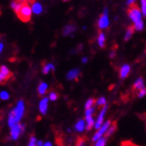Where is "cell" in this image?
Masks as SVG:
<instances>
[{
    "instance_id": "21",
    "label": "cell",
    "mask_w": 146,
    "mask_h": 146,
    "mask_svg": "<svg viewBox=\"0 0 146 146\" xmlns=\"http://www.w3.org/2000/svg\"><path fill=\"white\" fill-rule=\"evenodd\" d=\"M134 31H135V27L134 26H129L128 29L126 30V33H125V40H129L130 38L133 35V33H134Z\"/></svg>"
},
{
    "instance_id": "14",
    "label": "cell",
    "mask_w": 146,
    "mask_h": 146,
    "mask_svg": "<svg viewBox=\"0 0 146 146\" xmlns=\"http://www.w3.org/2000/svg\"><path fill=\"white\" fill-rule=\"evenodd\" d=\"M75 30L76 29H75L74 25H73V24H68V25H66V26L65 27L64 31H63V34H64L65 36H68V35L72 34Z\"/></svg>"
},
{
    "instance_id": "26",
    "label": "cell",
    "mask_w": 146,
    "mask_h": 146,
    "mask_svg": "<svg viewBox=\"0 0 146 146\" xmlns=\"http://www.w3.org/2000/svg\"><path fill=\"white\" fill-rule=\"evenodd\" d=\"M134 27H135V30H136V31H142L143 29V22L141 20L140 22L135 23Z\"/></svg>"
},
{
    "instance_id": "10",
    "label": "cell",
    "mask_w": 146,
    "mask_h": 146,
    "mask_svg": "<svg viewBox=\"0 0 146 146\" xmlns=\"http://www.w3.org/2000/svg\"><path fill=\"white\" fill-rule=\"evenodd\" d=\"M48 98H43L40 102V106H39V109L41 114L45 115L48 111Z\"/></svg>"
},
{
    "instance_id": "4",
    "label": "cell",
    "mask_w": 146,
    "mask_h": 146,
    "mask_svg": "<svg viewBox=\"0 0 146 146\" xmlns=\"http://www.w3.org/2000/svg\"><path fill=\"white\" fill-rule=\"evenodd\" d=\"M107 110H108L107 105L101 108L100 113L98 114V116L96 117V120H95V125H94L95 129L98 130L100 127V126L103 125V123H104V118H105L106 113H107Z\"/></svg>"
},
{
    "instance_id": "20",
    "label": "cell",
    "mask_w": 146,
    "mask_h": 146,
    "mask_svg": "<svg viewBox=\"0 0 146 146\" xmlns=\"http://www.w3.org/2000/svg\"><path fill=\"white\" fill-rule=\"evenodd\" d=\"M116 130H117V125H116V124H115V123H112V125L110 126V128L108 129V131H107V133H106L105 137L108 138V137L111 136V135L114 134V133L116 132Z\"/></svg>"
},
{
    "instance_id": "40",
    "label": "cell",
    "mask_w": 146,
    "mask_h": 146,
    "mask_svg": "<svg viewBox=\"0 0 146 146\" xmlns=\"http://www.w3.org/2000/svg\"><path fill=\"white\" fill-rule=\"evenodd\" d=\"M18 1H22V2H24V0H18Z\"/></svg>"
},
{
    "instance_id": "1",
    "label": "cell",
    "mask_w": 146,
    "mask_h": 146,
    "mask_svg": "<svg viewBox=\"0 0 146 146\" xmlns=\"http://www.w3.org/2000/svg\"><path fill=\"white\" fill-rule=\"evenodd\" d=\"M31 11L33 10H31V7L28 5V3L24 2L23 6H22V8L20 9V11L17 13V15L21 21L26 23V22H29L31 20Z\"/></svg>"
},
{
    "instance_id": "22",
    "label": "cell",
    "mask_w": 146,
    "mask_h": 146,
    "mask_svg": "<svg viewBox=\"0 0 146 146\" xmlns=\"http://www.w3.org/2000/svg\"><path fill=\"white\" fill-rule=\"evenodd\" d=\"M107 143V138L106 137H101L96 142H94V146H106Z\"/></svg>"
},
{
    "instance_id": "30",
    "label": "cell",
    "mask_w": 146,
    "mask_h": 146,
    "mask_svg": "<svg viewBox=\"0 0 146 146\" xmlns=\"http://www.w3.org/2000/svg\"><path fill=\"white\" fill-rule=\"evenodd\" d=\"M28 146H37V141H36V138L34 136L31 137V140H30Z\"/></svg>"
},
{
    "instance_id": "32",
    "label": "cell",
    "mask_w": 146,
    "mask_h": 146,
    "mask_svg": "<svg viewBox=\"0 0 146 146\" xmlns=\"http://www.w3.org/2000/svg\"><path fill=\"white\" fill-rule=\"evenodd\" d=\"M76 146H85L84 139H81L80 138L79 140H78V142H77V143H76Z\"/></svg>"
},
{
    "instance_id": "23",
    "label": "cell",
    "mask_w": 146,
    "mask_h": 146,
    "mask_svg": "<svg viewBox=\"0 0 146 146\" xmlns=\"http://www.w3.org/2000/svg\"><path fill=\"white\" fill-rule=\"evenodd\" d=\"M54 69H55V67H54L53 64H47V65H45V66H43L42 72H43V74H47L49 73L50 70H54Z\"/></svg>"
},
{
    "instance_id": "41",
    "label": "cell",
    "mask_w": 146,
    "mask_h": 146,
    "mask_svg": "<svg viewBox=\"0 0 146 146\" xmlns=\"http://www.w3.org/2000/svg\"><path fill=\"white\" fill-rule=\"evenodd\" d=\"M63 1H68V0H63Z\"/></svg>"
},
{
    "instance_id": "29",
    "label": "cell",
    "mask_w": 146,
    "mask_h": 146,
    "mask_svg": "<svg viewBox=\"0 0 146 146\" xmlns=\"http://www.w3.org/2000/svg\"><path fill=\"white\" fill-rule=\"evenodd\" d=\"M145 95H146V89H145V88L142 89V90H140V91H138L137 96H138L139 98H143V97L145 96Z\"/></svg>"
},
{
    "instance_id": "3",
    "label": "cell",
    "mask_w": 146,
    "mask_h": 146,
    "mask_svg": "<svg viewBox=\"0 0 146 146\" xmlns=\"http://www.w3.org/2000/svg\"><path fill=\"white\" fill-rule=\"evenodd\" d=\"M127 13H128V15H129L130 19L135 23H136L141 21L142 13H141V10L139 9V7L135 4L131 5V6H129V8L127 10Z\"/></svg>"
},
{
    "instance_id": "42",
    "label": "cell",
    "mask_w": 146,
    "mask_h": 146,
    "mask_svg": "<svg viewBox=\"0 0 146 146\" xmlns=\"http://www.w3.org/2000/svg\"><path fill=\"white\" fill-rule=\"evenodd\" d=\"M58 146H62V145H60V144H59V143H58Z\"/></svg>"
},
{
    "instance_id": "35",
    "label": "cell",
    "mask_w": 146,
    "mask_h": 146,
    "mask_svg": "<svg viewBox=\"0 0 146 146\" xmlns=\"http://www.w3.org/2000/svg\"><path fill=\"white\" fill-rule=\"evenodd\" d=\"M43 146H52V143H49V142H47L43 144Z\"/></svg>"
},
{
    "instance_id": "28",
    "label": "cell",
    "mask_w": 146,
    "mask_h": 146,
    "mask_svg": "<svg viewBox=\"0 0 146 146\" xmlns=\"http://www.w3.org/2000/svg\"><path fill=\"white\" fill-rule=\"evenodd\" d=\"M142 3V13L143 15L146 16V0H141Z\"/></svg>"
},
{
    "instance_id": "11",
    "label": "cell",
    "mask_w": 146,
    "mask_h": 146,
    "mask_svg": "<svg viewBox=\"0 0 146 146\" xmlns=\"http://www.w3.org/2000/svg\"><path fill=\"white\" fill-rule=\"evenodd\" d=\"M74 129L79 133L84 132L86 129V122L85 119H79L74 125Z\"/></svg>"
},
{
    "instance_id": "5",
    "label": "cell",
    "mask_w": 146,
    "mask_h": 146,
    "mask_svg": "<svg viewBox=\"0 0 146 146\" xmlns=\"http://www.w3.org/2000/svg\"><path fill=\"white\" fill-rule=\"evenodd\" d=\"M11 76L12 74L8 70V68L5 66H2L0 68V84H3V82L8 81Z\"/></svg>"
},
{
    "instance_id": "2",
    "label": "cell",
    "mask_w": 146,
    "mask_h": 146,
    "mask_svg": "<svg viewBox=\"0 0 146 146\" xmlns=\"http://www.w3.org/2000/svg\"><path fill=\"white\" fill-rule=\"evenodd\" d=\"M111 125H112V122L110 121V120H107V121H105L103 123V125H101L100 127L97 130V132L93 135V136L92 138V142H96L98 139H100L101 137H105L106 133H107L108 129L110 128V126Z\"/></svg>"
},
{
    "instance_id": "27",
    "label": "cell",
    "mask_w": 146,
    "mask_h": 146,
    "mask_svg": "<svg viewBox=\"0 0 146 146\" xmlns=\"http://www.w3.org/2000/svg\"><path fill=\"white\" fill-rule=\"evenodd\" d=\"M58 94H56V92H50V93H49L48 99H49L50 100L55 101V100H58Z\"/></svg>"
},
{
    "instance_id": "17",
    "label": "cell",
    "mask_w": 146,
    "mask_h": 146,
    "mask_svg": "<svg viewBox=\"0 0 146 146\" xmlns=\"http://www.w3.org/2000/svg\"><path fill=\"white\" fill-rule=\"evenodd\" d=\"M24 2H22V1H18V0H15V1H14L12 4H11V6H12V8L15 10V12L17 13L20 11V9L22 8V6L23 5Z\"/></svg>"
},
{
    "instance_id": "8",
    "label": "cell",
    "mask_w": 146,
    "mask_h": 146,
    "mask_svg": "<svg viewBox=\"0 0 146 146\" xmlns=\"http://www.w3.org/2000/svg\"><path fill=\"white\" fill-rule=\"evenodd\" d=\"M130 70L131 67L129 65H124L121 66V68L119 69V76L121 79H125L128 76V74H130Z\"/></svg>"
},
{
    "instance_id": "6",
    "label": "cell",
    "mask_w": 146,
    "mask_h": 146,
    "mask_svg": "<svg viewBox=\"0 0 146 146\" xmlns=\"http://www.w3.org/2000/svg\"><path fill=\"white\" fill-rule=\"evenodd\" d=\"M23 129H24L23 125H22L20 124L15 125L12 127V130H11V136H12V138L14 139V140H16V139L19 137V135H20L23 133Z\"/></svg>"
},
{
    "instance_id": "15",
    "label": "cell",
    "mask_w": 146,
    "mask_h": 146,
    "mask_svg": "<svg viewBox=\"0 0 146 146\" xmlns=\"http://www.w3.org/2000/svg\"><path fill=\"white\" fill-rule=\"evenodd\" d=\"M31 10H33V12L34 13V14L36 15H40V13L42 12V5L38 3V2H34L33 4V6H31Z\"/></svg>"
},
{
    "instance_id": "12",
    "label": "cell",
    "mask_w": 146,
    "mask_h": 146,
    "mask_svg": "<svg viewBox=\"0 0 146 146\" xmlns=\"http://www.w3.org/2000/svg\"><path fill=\"white\" fill-rule=\"evenodd\" d=\"M80 75V71L78 69H72L68 72V74H66V78L70 81L73 80H76L78 78V76Z\"/></svg>"
},
{
    "instance_id": "13",
    "label": "cell",
    "mask_w": 146,
    "mask_h": 146,
    "mask_svg": "<svg viewBox=\"0 0 146 146\" xmlns=\"http://www.w3.org/2000/svg\"><path fill=\"white\" fill-rule=\"evenodd\" d=\"M144 88V82L143 78H138L134 84V86H133V89L135 91H140L142 89Z\"/></svg>"
},
{
    "instance_id": "18",
    "label": "cell",
    "mask_w": 146,
    "mask_h": 146,
    "mask_svg": "<svg viewBox=\"0 0 146 146\" xmlns=\"http://www.w3.org/2000/svg\"><path fill=\"white\" fill-rule=\"evenodd\" d=\"M47 90H48V84H45V82H41L39 85V87H38V92H39V94L41 95V96L46 93Z\"/></svg>"
},
{
    "instance_id": "7",
    "label": "cell",
    "mask_w": 146,
    "mask_h": 146,
    "mask_svg": "<svg viewBox=\"0 0 146 146\" xmlns=\"http://www.w3.org/2000/svg\"><path fill=\"white\" fill-rule=\"evenodd\" d=\"M24 112V103L23 100H20L18 102L16 108L15 109V117H16V121H20V119L22 118Z\"/></svg>"
},
{
    "instance_id": "19",
    "label": "cell",
    "mask_w": 146,
    "mask_h": 146,
    "mask_svg": "<svg viewBox=\"0 0 146 146\" xmlns=\"http://www.w3.org/2000/svg\"><path fill=\"white\" fill-rule=\"evenodd\" d=\"M105 34L103 33H100L98 36V44L100 48H104L105 47Z\"/></svg>"
},
{
    "instance_id": "16",
    "label": "cell",
    "mask_w": 146,
    "mask_h": 146,
    "mask_svg": "<svg viewBox=\"0 0 146 146\" xmlns=\"http://www.w3.org/2000/svg\"><path fill=\"white\" fill-rule=\"evenodd\" d=\"M17 121H16V117H15V110H13L9 115V119H8V125L13 127L15 125H16Z\"/></svg>"
},
{
    "instance_id": "37",
    "label": "cell",
    "mask_w": 146,
    "mask_h": 146,
    "mask_svg": "<svg viewBox=\"0 0 146 146\" xmlns=\"http://www.w3.org/2000/svg\"><path fill=\"white\" fill-rule=\"evenodd\" d=\"M87 61H88L87 58H82V63H84V64H85V63H86Z\"/></svg>"
},
{
    "instance_id": "31",
    "label": "cell",
    "mask_w": 146,
    "mask_h": 146,
    "mask_svg": "<svg viewBox=\"0 0 146 146\" xmlns=\"http://www.w3.org/2000/svg\"><path fill=\"white\" fill-rule=\"evenodd\" d=\"M0 98L2 100H7L9 98V94L6 92H2L0 93Z\"/></svg>"
},
{
    "instance_id": "9",
    "label": "cell",
    "mask_w": 146,
    "mask_h": 146,
    "mask_svg": "<svg viewBox=\"0 0 146 146\" xmlns=\"http://www.w3.org/2000/svg\"><path fill=\"white\" fill-rule=\"evenodd\" d=\"M98 26L100 29H105L109 26V19H108L107 15H101L100 19H99V22H98Z\"/></svg>"
},
{
    "instance_id": "39",
    "label": "cell",
    "mask_w": 146,
    "mask_h": 146,
    "mask_svg": "<svg viewBox=\"0 0 146 146\" xmlns=\"http://www.w3.org/2000/svg\"><path fill=\"white\" fill-rule=\"evenodd\" d=\"M2 49H3V44H2V43H0V53H1Z\"/></svg>"
},
{
    "instance_id": "34",
    "label": "cell",
    "mask_w": 146,
    "mask_h": 146,
    "mask_svg": "<svg viewBox=\"0 0 146 146\" xmlns=\"http://www.w3.org/2000/svg\"><path fill=\"white\" fill-rule=\"evenodd\" d=\"M120 146H132V144L129 143H123Z\"/></svg>"
},
{
    "instance_id": "25",
    "label": "cell",
    "mask_w": 146,
    "mask_h": 146,
    "mask_svg": "<svg viewBox=\"0 0 146 146\" xmlns=\"http://www.w3.org/2000/svg\"><path fill=\"white\" fill-rule=\"evenodd\" d=\"M106 104H107V100H106V98L105 97H100L97 100H96V105L97 106H99V107H104V106H106Z\"/></svg>"
},
{
    "instance_id": "38",
    "label": "cell",
    "mask_w": 146,
    "mask_h": 146,
    "mask_svg": "<svg viewBox=\"0 0 146 146\" xmlns=\"http://www.w3.org/2000/svg\"><path fill=\"white\" fill-rule=\"evenodd\" d=\"M110 56V58H114V56H115V52H111Z\"/></svg>"
},
{
    "instance_id": "33",
    "label": "cell",
    "mask_w": 146,
    "mask_h": 146,
    "mask_svg": "<svg viewBox=\"0 0 146 146\" xmlns=\"http://www.w3.org/2000/svg\"><path fill=\"white\" fill-rule=\"evenodd\" d=\"M135 4V0H127V2H126V5H127L128 6H131Z\"/></svg>"
},
{
    "instance_id": "36",
    "label": "cell",
    "mask_w": 146,
    "mask_h": 146,
    "mask_svg": "<svg viewBox=\"0 0 146 146\" xmlns=\"http://www.w3.org/2000/svg\"><path fill=\"white\" fill-rule=\"evenodd\" d=\"M43 144H44V143H43L41 141H38V142H37V146H43Z\"/></svg>"
},
{
    "instance_id": "24",
    "label": "cell",
    "mask_w": 146,
    "mask_h": 146,
    "mask_svg": "<svg viewBox=\"0 0 146 146\" xmlns=\"http://www.w3.org/2000/svg\"><path fill=\"white\" fill-rule=\"evenodd\" d=\"M95 104H96V101H95L94 99H92V98L89 99V100L86 101V103H85V110L94 108V105H95Z\"/></svg>"
}]
</instances>
